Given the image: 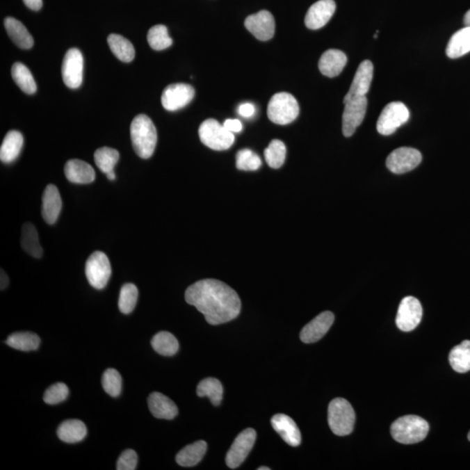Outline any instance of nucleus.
I'll return each instance as SVG.
<instances>
[{
	"instance_id": "f257e3e1",
	"label": "nucleus",
	"mask_w": 470,
	"mask_h": 470,
	"mask_svg": "<svg viewBox=\"0 0 470 470\" xmlns=\"http://www.w3.org/2000/svg\"><path fill=\"white\" fill-rule=\"evenodd\" d=\"M186 302L195 307L211 325L227 323L239 316V295L226 283L213 279H202L189 286Z\"/></svg>"
},
{
	"instance_id": "f03ea898",
	"label": "nucleus",
	"mask_w": 470,
	"mask_h": 470,
	"mask_svg": "<svg viewBox=\"0 0 470 470\" xmlns=\"http://www.w3.org/2000/svg\"><path fill=\"white\" fill-rule=\"evenodd\" d=\"M134 151L138 156L149 159L156 147L158 136L154 124L146 114H139L134 118L130 129Z\"/></svg>"
},
{
	"instance_id": "7ed1b4c3",
	"label": "nucleus",
	"mask_w": 470,
	"mask_h": 470,
	"mask_svg": "<svg viewBox=\"0 0 470 470\" xmlns=\"http://www.w3.org/2000/svg\"><path fill=\"white\" fill-rule=\"evenodd\" d=\"M390 430L393 438L400 444H414L427 437L430 425L420 416H406L397 419Z\"/></svg>"
},
{
	"instance_id": "20e7f679",
	"label": "nucleus",
	"mask_w": 470,
	"mask_h": 470,
	"mask_svg": "<svg viewBox=\"0 0 470 470\" xmlns=\"http://www.w3.org/2000/svg\"><path fill=\"white\" fill-rule=\"evenodd\" d=\"M328 424L339 437L350 435L354 430L355 413L351 404L343 398H335L328 406Z\"/></svg>"
},
{
	"instance_id": "39448f33",
	"label": "nucleus",
	"mask_w": 470,
	"mask_h": 470,
	"mask_svg": "<svg viewBox=\"0 0 470 470\" xmlns=\"http://www.w3.org/2000/svg\"><path fill=\"white\" fill-rule=\"evenodd\" d=\"M299 113L298 102L295 97L288 92L276 93L268 103V119L277 125L292 123L298 117Z\"/></svg>"
},
{
	"instance_id": "423d86ee",
	"label": "nucleus",
	"mask_w": 470,
	"mask_h": 470,
	"mask_svg": "<svg viewBox=\"0 0 470 470\" xmlns=\"http://www.w3.org/2000/svg\"><path fill=\"white\" fill-rule=\"evenodd\" d=\"M202 143L211 149L223 151L229 149L234 143V134L216 120H205L199 129Z\"/></svg>"
},
{
	"instance_id": "0eeeda50",
	"label": "nucleus",
	"mask_w": 470,
	"mask_h": 470,
	"mask_svg": "<svg viewBox=\"0 0 470 470\" xmlns=\"http://www.w3.org/2000/svg\"><path fill=\"white\" fill-rule=\"evenodd\" d=\"M410 111L403 102L389 103L379 117L376 125L378 133L385 136H391L410 120Z\"/></svg>"
},
{
	"instance_id": "6e6552de",
	"label": "nucleus",
	"mask_w": 470,
	"mask_h": 470,
	"mask_svg": "<svg viewBox=\"0 0 470 470\" xmlns=\"http://www.w3.org/2000/svg\"><path fill=\"white\" fill-rule=\"evenodd\" d=\"M111 274L112 268L106 254L96 251L90 255L86 264V275L92 288L99 290L105 288Z\"/></svg>"
},
{
	"instance_id": "1a4fd4ad",
	"label": "nucleus",
	"mask_w": 470,
	"mask_h": 470,
	"mask_svg": "<svg viewBox=\"0 0 470 470\" xmlns=\"http://www.w3.org/2000/svg\"><path fill=\"white\" fill-rule=\"evenodd\" d=\"M257 440V432L247 428L238 435L226 456V463L230 469H237L241 465L253 448Z\"/></svg>"
},
{
	"instance_id": "9d476101",
	"label": "nucleus",
	"mask_w": 470,
	"mask_h": 470,
	"mask_svg": "<svg viewBox=\"0 0 470 470\" xmlns=\"http://www.w3.org/2000/svg\"><path fill=\"white\" fill-rule=\"evenodd\" d=\"M345 108L342 115V133L345 137H351L355 133L357 127L364 122L366 112H367V97L349 100L344 103Z\"/></svg>"
},
{
	"instance_id": "9b49d317",
	"label": "nucleus",
	"mask_w": 470,
	"mask_h": 470,
	"mask_svg": "<svg viewBox=\"0 0 470 470\" xmlns=\"http://www.w3.org/2000/svg\"><path fill=\"white\" fill-rule=\"evenodd\" d=\"M419 151L411 147H400L394 150L387 159V167L396 175H403L412 171L421 162Z\"/></svg>"
},
{
	"instance_id": "f8f14e48",
	"label": "nucleus",
	"mask_w": 470,
	"mask_h": 470,
	"mask_svg": "<svg viewBox=\"0 0 470 470\" xmlns=\"http://www.w3.org/2000/svg\"><path fill=\"white\" fill-rule=\"evenodd\" d=\"M423 318V307L419 300L407 296L400 302L396 316V325L400 330L410 332L417 327Z\"/></svg>"
},
{
	"instance_id": "ddd939ff",
	"label": "nucleus",
	"mask_w": 470,
	"mask_h": 470,
	"mask_svg": "<svg viewBox=\"0 0 470 470\" xmlns=\"http://www.w3.org/2000/svg\"><path fill=\"white\" fill-rule=\"evenodd\" d=\"M83 67L84 58L81 51L77 48H72L65 54L62 64V78L65 85L69 88H79L83 81Z\"/></svg>"
},
{
	"instance_id": "4468645a",
	"label": "nucleus",
	"mask_w": 470,
	"mask_h": 470,
	"mask_svg": "<svg viewBox=\"0 0 470 470\" xmlns=\"http://www.w3.org/2000/svg\"><path fill=\"white\" fill-rule=\"evenodd\" d=\"M195 92L192 86L185 83L172 84L165 88L161 96L164 108L175 112L188 106L195 97Z\"/></svg>"
},
{
	"instance_id": "2eb2a0df",
	"label": "nucleus",
	"mask_w": 470,
	"mask_h": 470,
	"mask_svg": "<svg viewBox=\"0 0 470 470\" xmlns=\"http://www.w3.org/2000/svg\"><path fill=\"white\" fill-rule=\"evenodd\" d=\"M245 26L259 40L267 41L275 35V22L274 16L268 11H261L248 16L245 20Z\"/></svg>"
},
{
	"instance_id": "dca6fc26",
	"label": "nucleus",
	"mask_w": 470,
	"mask_h": 470,
	"mask_svg": "<svg viewBox=\"0 0 470 470\" xmlns=\"http://www.w3.org/2000/svg\"><path fill=\"white\" fill-rule=\"evenodd\" d=\"M373 74H374V65L372 62L369 60L362 62L352 79L350 89L345 96L343 102L366 96L371 89Z\"/></svg>"
},
{
	"instance_id": "f3484780",
	"label": "nucleus",
	"mask_w": 470,
	"mask_h": 470,
	"mask_svg": "<svg viewBox=\"0 0 470 470\" xmlns=\"http://www.w3.org/2000/svg\"><path fill=\"white\" fill-rule=\"evenodd\" d=\"M334 321V316L330 311L323 312L302 328L300 338L304 343H314L320 341L330 330Z\"/></svg>"
},
{
	"instance_id": "a211bd4d",
	"label": "nucleus",
	"mask_w": 470,
	"mask_h": 470,
	"mask_svg": "<svg viewBox=\"0 0 470 470\" xmlns=\"http://www.w3.org/2000/svg\"><path fill=\"white\" fill-rule=\"evenodd\" d=\"M337 9L334 0H320L307 11L305 24L307 29L318 30L326 26Z\"/></svg>"
},
{
	"instance_id": "6ab92c4d",
	"label": "nucleus",
	"mask_w": 470,
	"mask_h": 470,
	"mask_svg": "<svg viewBox=\"0 0 470 470\" xmlns=\"http://www.w3.org/2000/svg\"><path fill=\"white\" fill-rule=\"evenodd\" d=\"M271 424L283 440L292 447H297L302 442L299 428L291 417L283 414H275L271 419Z\"/></svg>"
},
{
	"instance_id": "aec40b11",
	"label": "nucleus",
	"mask_w": 470,
	"mask_h": 470,
	"mask_svg": "<svg viewBox=\"0 0 470 470\" xmlns=\"http://www.w3.org/2000/svg\"><path fill=\"white\" fill-rule=\"evenodd\" d=\"M62 200L56 186L48 185L42 197V216L47 224L56 222L61 212Z\"/></svg>"
},
{
	"instance_id": "412c9836",
	"label": "nucleus",
	"mask_w": 470,
	"mask_h": 470,
	"mask_svg": "<svg viewBox=\"0 0 470 470\" xmlns=\"http://www.w3.org/2000/svg\"><path fill=\"white\" fill-rule=\"evenodd\" d=\"M148 407L158 419L172 420L179 413L176 404L168 396L159 392L152 393L148 397Z\"/></svg>"
},
{
	"instance_id": "4be33fe9",
	"label": "nucleus",
	"mask_w": 470,
	"mask_h": 470,
	"mask_svg": "<svg viewBox=\"0 0 470 470\" xmlns=\"http://www.w3.org/2000/svg\"><path fill=\"white\" fill-rule=\"evenodd\" d=\"M348 58L343 51L330 49L321 55L319 61V69L328 78L337 77L347 65Z\"/></svg>"
},
{
	"instance_id": "5701e85b",
	"label": "nucleus",
	"mask_w": 470,
	"mask_h": 470,
	"mask_svg": "<svg viewBox=\"0 0 470 470\" xmlns=\"http://www.w3.org/2000/svg\"><path fill=\"white\" fill-rule=\"evenodd\" d=\"M65 175L74 184H89L95 181V172L92 165L81 160H70L65 165Z\"/></svg>"
},
{
	"instance_id": "b1692460",
	"label": "nucleus",
	"mask_w": 470,
	"mask_h": 470,
	"mask_svg": "<svg viewBox=\"0 0 470 470\" xmlns=\"http://www.w3.org/2000/svg\"><path fill=\"white\" fill-rule=\"evenodd\" d=\"M6 32L13 43L22 49H30L33 47V39L29 30L18 19L8 17L4 22Z\"/></svg>"
},
{
	"instance_id": "393cba45",
	"label": "nucleus",
	"mask_w": 470,
	"mask_h": 470,
	"mask_svg": "<svg viewBox=\"0 0 470 470\" xmlns=\"http://www.w3.org/2000/svg\"><path fill=\"white\" fill-rule=\"evenodd\" d=\"M24 145V137L19 131L12 130L6 134L0 147V160L11 163L19 157Z\"/></svg>"
},
{
	"instance_id": "a878e982",
	"label": "nucleus",
	"mask_w": 470,
	"mask_h": 470,
	"mask_svg": "<svg viewBox=\"0 0 470 470\" xmlns=\"http://www.w3.org/2000/svg\"><path fill=\"white\" fill-rule=\"evenodd\" d=\"M57 435L62 441L67 444H76L84 440L88 430L83 421L79 420H67L60 425Z\"/></svg>"
},
{
	"instance_id": "bb28decb",
	"label": "nucleus",
	"mask_w": 470,
	"mask_h": 470,
	"mask_svg": "<svg viewBox=\"0 0 470 470\" xmlns=\"http://www.w3.org/2000/svg\"><path fill=\"white\" fill-rule=\"evenodd\" d=\"M207 444L205 441H198L181 449L176 455V462L181 467H193L202 461L205 455Z\"/></svg>"
},
{
	"instance_id": "cd10ccee",
	"label": "nucleus",
	"mask_w": 470,
	"mask_h": 470,
	"mask_svg": "<svg viewBox=\"0 0 470 470\" xmlns=\"http://www.w3.org/2000/svg\"><path fill=\"white\" fill-rule=\"evenodd\" d=\"M470 51V26L457 31L449 40L446 54L451 58H457Z\"/></svg>"
},
{
	"instance_id": "c85d7f7f",
	"label": "nucleus",
	"mask_w": 470,
	"mask_h": 470,
	"mask_svg": "<svg viewBox=\"0 0 470 470\" xmlns=\"http://www.w3.org/2000/svg\"><path fill=\"white\" fill-rule=\"evenodd\" d=\"M20 243L23 250L31 257L36 259L42 257L43 248L41 247L39 234L33 224L26 222L23 225Z\"/></svg>"
},
{
	"instance_id": "c756f323",
	"label": "nucleus",
	"mask_w": 470,
	"mask_h": 470,
	"mask_svg": "<svg viewBox=\"0 0 470 470\" xmlns=\"http://www.w3.org/2000/svg\"><path fill=\"white\" fill-rule=\"evenodd\" d=\"M107 43L111 51L120 61L129 63L136 57V50L129 40L119 34H110L107 38Z\"/></svg>"
},
{
	"instance_id": "7c9ffc66",
	"label": "nucleus",
	"mask_w": 470,
	"mask_h": 470,
	"mask_svg": "<svg viewBox=\"0 0 470 470\" xmlns=\"http://www.w3.org/2000/svg\"><path fill=\"white\" fill-rule=\"evenodd\" d=\"M449 364L455 371L467 373L470 371V341H463L449 352Z\"/></svg>"
},
{
	"instance_id": "2f4dec72",
	"label": "nucleus",
	"mask_w": 470,
	"mask_h": 470,
	"mask_svg": "<svg viewBox=\"0 0 470 470\" xmlns=\"http://www.w3.org/2000/svg\"><path fill=\"white\" fill-rule=\"evenodd\" d=\"M6 343L17 350L29 352L39 348L40 338L31 332H19L9 335Z\"/></svg>"
},
{
	"instance_id": "473e14b6",
	"label": "nucleus",
	"mask_w": 470,
	"mask_h": 470,
	"mask_svg": "<svg viewBox=\"0 0 470 470\" xmlns=\"http://www.w3.org/2000/svg\"><path fill=\"white\" fill-rule=\"evenodd\" d=\"M155 351L164 357H172L179 350V341L174 334L169 332H160L154 335L151 341Z\"/></svg>"
},
{
	"instance_id": "72a5a7b5",
	"label": "nucleus",
	"mask_w": 470,
	"mask_h": 470,
	"mask_svg": "<svg viewBox=\"0 0 470 470\" xmlns=\"http://www.w3.org/2000/svg\"><path fill=\"white\" fill-rule=\"evenodd\" d=\"M12 76L13 81L19 88L27 95H33L37 91V85L34 81L32 72L25 65L17 62L12 67Z\"/></svg>"
},
{
	"instance_id": "f704fd0d",
	"label": "nucleus",
	"mask_w": 470,
	"mask_h": 470,
	"mask_svg": "<svg viewBox=\"0 0 470 470\" xmlns=\"http://www.w3.org/2000/svg\"><path fill=\"white\" fill-rule=\"evenodd\" d=\"M197 395L200 397H209L214 406H219L223 398V387L219 380L206 378L197 387Z\"/></svg>"
},
{
	"instance_id": "c9c22d12",
	"label": "nucleus",
	"mask_w": 470,
	"mask_h": 470,
	"mask_svg": "<svg viewBox=\"0 0 470 470\" xmlns=\"http://www.w3.org/2000/svg\"><path fill=\"white\" fill-rule=\"evenodd\" d=\"M119 152L111 147L99 148L95 153V161L97 167L106 175L114 171V168L119 161Z\"/></svg>"
},
{
	"instance_id": "e433bc0d",
	"label": "nucleus",
	"mask_w": 470,
	"mask_h": 470,
	"mask_svg": "<svg viewBox=\"0 0 470 470\" xmlns=\"http://www.w3.org/2000/svg\"><path fill=\"white\" fill-rule=\"evenodd\" d=\"M147 41L151 48L155 51H162L170 47L172 40L169 36L167 27L163 25H156L148 31Z\"/></svg>"
},
{
	"instance_id": "4c0bfd02",
	"label": "nucleus",
	"mask_w": 470,
	"mask_h": 470,
	"mask_svg": "<svg viewBox=\"0 0 470 470\" xmlns=\"http://www.w3.org/2000/svg\"><path fill=\"white\" fill-rule=\"evenodd\" d=\"M286 154L285 144L279 140H274L264 152L266 161L269 167L277 169L284 164Z\"/></svg>"
},
{
	"instance_id": "58836bf2",
	"label": "nucleus",
	"mask_w": 470,
	"mask_h": 470,
	"mask_svg": "<svg viewBox=\"0 0 470 470\" xmlns=\"http://www.w3.org/2000/svg\"><path fill=\"white\" fill-rule=\"evenodd\" d=\"M138 295H139V291H138L137 286L133 283H127V284L122 286L119 298L120 312L125 314L132 313L136 307Z\"/></svg>"
},
{
	"instance_id": "ea45409f",
	"label": "nucleus",
	"mask_w": 470,
	"mask_h": 470,
	"mask_svg": "<svg viewBox=\"0 0 470 470\" xmlns=\"http://www.w3.org/2000/svg\"><path fill=\"white\" fill-rule=\"evenodd\" d=\"M104 390L112 397H118L122 393V378L120 373L114 368L106 369L102 378Z\"/></svg>"
},
{
	"instance_id": "a19ab883",
	"label": "nucleus",
	"mask_w": 470,
	"mask_h": 470,
	"mask_svg": "<svg viewBox=\"0 0 470 470\" xmlns=\"http://www.w3.org/2000/svg\"><path fill=\"white\" fill-rule=\"evenodd\" d=\"M261 160L257 154L250 149L238 152L236 155V167L239 170L257 171L261 168Z\"/></svg>"
},
{
	"instance_id": "79ce46f5",
	"label": "nucleus",
	"mask_w": 470,
	"mask_h": 470,
	"mask_svg": "<svg viewBox=\"0 0 470 470\" xmlns=\"http://www.w3.org/2000/svg\"><path fill=\"white\" fill-rule=\"evenodd\" d=\"M69 395L68 387L63 382H57L47 389L44 395V402L49 405H55L64 402Z\"/></svg>"
},
{
	"instance_id": "37998d69",
	"label": "nucleus",
	"mask_w": 470,
	"mask_h": 470,
	"mask_svg": "<svg viewBox=\"0 0 470 470\" xmlns=\"http://www.w3.org/2000/svg\"><path fill=\"white\" fill-rule=\"evenodd\" d=\"M138 455L133 449H127L117 462L118 470H134L137 468Z\"/></svg>"
},
{
	"instance_id": "c03bdc74",
	"label": "nucleus",
	"mask_w": 470,
	"mask_h": 470,
	"mask_svg": "<svg viewBox=\"0 0 470 470\" xmlns=\"http://www.w3.org/2000/svg\"><path fill=\"white\" fill-rule=\"evenodd\" d=\"M223 126L226 127V129L229 131V132L233 133H240L243 130V124L240 122L239 120H232L228 119L226 122H224Z\"/></svg>"
},
{
	"instance_id": "a18cd8bd",
	"label": "nucleus",
	"mask_w": 470,
	"mask_h": 470,
	"mask_svg": "<svg viewBox=\"0 0 470 470\" xmlns=\"http://www.w3.org/2000/svg\"><path fill=\"white\" fill-rule=\"evenodd\" d=\"M238 113H239L241 116L250 118L253 116L255 113V107L253 104L244 103L243 105L240 106L239 109H238Z\"/></svg>"
},
{
	"instance_id": "49530a36",
	"label": "nucleus",
	"mask_w": 470,
	"mask_h": 470,
	"mask_svg": "<svg viewBox=\"0 0 470 470\" xmlns=\"http://www.w3.org/2000/svg\"><path fill=\"white\" fill-rule=\"evenodd\" d=\"M23 1L27 8L33 10V11H39V10L42 8V0H23Z\"/></svg>"
},
{
	"instance_id": "de8ad7c7",
	"label": "nucleus",
	"mask_w": 470,
	"mask_h": 470,
	"mask_svg": "<svg viewBox=\"0 0 470 470\" xmlns=\"http://www.w3.org/2000/svg\"><path fill=\"white\" fill-rule=\"evenodd\" d=\"M9 285V278L8 275H6V273L1 269V277H0V288L1 290H4L8 288Z\"/></svg>"
},
{
	"instance_id": "09e8293b",
	"label": "nucleus",
	"mask_w": 470,
	"mask_h": 470,
	"mask_svg": "<svg viewBox=\"0 0 470 470\" xmlns=\"http://www.w3.org/2000/svg\"><path fill=\"white\" fill-rule=\"evenodd\" d=\"M463 22H464L466 26H470V10H469V11L467 12L464 16V19H463Z\"/></svg>"
},
{
	"instance_id": "8fccbe9b",
	"label": "nucleus",
	"mask_w": 470,
	"mask_h": 470,
	"mask_svg": "<svg viewBox=\"0 0 470 470\" xmlns=\"http://www.w3.org/2000/svg\"><path fill=\"white\" fill-rule=\"evenodd\" d=\"M107 179H110V181H114L116 178V175L114 171L108 172V174H106Z\"/></svg>"
},
{
	"instance_id": "3c124183",
	"label": "nucleus",
	"mask_w": 470,
	"mask_h": 470,
	"mask_svg": "<svg viewBox=\"0 0 470 470\" xmlns=\"http://www.w3.org/2000/svg\"><path fill=\"white\" fill-rule=\"evenodd\" d=\"M258 470H270V468H268V467H261V468H258Z\"/></svg>"
},
{
	"instance_id": "603ef678",
	"label": "nucleus",
	"mask_w": 470,
	"mask_h": 470,
	"mask_svg": "<svg viewBox=\"0 0 470 470\" xmlns=\"http://www.w3.org/2000/svg\"><path fill=\"white\" fill-rule=\"evenodd\" d=\"M468 439H469V441H470V431H469V433L468 435Z\"/></svg>"
}]
</instances>
